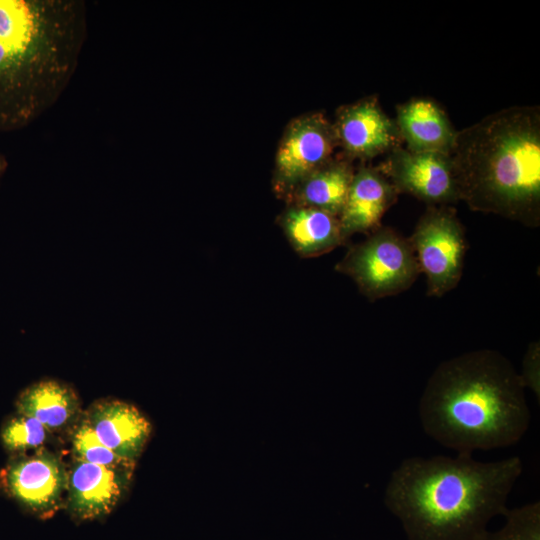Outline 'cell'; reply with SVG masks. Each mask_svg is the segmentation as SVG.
Returning a JSON list of instances; mask_svg holds the SVG:
<instances>
[{
  "mask_svg": "<svg viewBox=\"0 0 540 540\" xmlns=\"http://www.w3.org/2000/svg\"><path fill=\"white\" fill-rule=\"evenodd\" d=\"M523 471L518 456L482 462L469 454L405 458L392 471L383 502L408 540H483L509 509Z\"/></svg>",
  "mask_w": 540,
  "mask_h": 540,
  "instance_id": "6da1fadb",
  "label": "cell"
},
{
  "mask_svg": "<svg viewBox=\"0 0 540 540\" xmlns=\"http://www.w3.org/2000/svg\"><path fill=\"white\" fill-rule=\"evenodd\" d=\"M418 413L430 438L469 455L517 444L531 421L519 372L493 349L441 362L427 380Z\"/></svg>",
  "mask_w": 540,
  "mask_h": 540,
  "instance_id": "7a4b0ae2",
  "label": "cell"
},
{
  "mask_svg": "<svg viewBox=\"0 0 540 540\" xmlns=\"http://www.w3.org/2000/svg\"><path fill=\"white\" fill-rule=\"evenodd\" d=\"M449 158L471 210L539 226V107L502 109L457 132Z\"/></svg>",
  "mask_w": 540,
  "mask_h": 540,
  "instance_id": "3957f363",
  "label": "cell"
},
{
  "mask_svg": "<svg viewBox=\"0 0 540 540\" xmlns=\"http://www.w3.org/2000/svg\"><path fill=\"white\" fill-rule=\"evenodd\" d=\"M336 270L349 276L370 301L406 291L421 273L409 239L383 226L351 246Z\"/></svg>",
  "mask_w": 540,
  "mask_h": 540,
  "instance_id": "277c9868",
  "label": "cell"
},
{
  "mask_svg": "<svg viewBox=\"0 0 540 540\" xmlns=\"http://www.w3.org/2000/svg\"><path fill=\"white\" fill-rule=\"evenodd\" d=\"M408 239L426 276L427 296L442 297L453 290L461 280L467 251L465 230L455 211L428 206Z\"/></svg>",
  "mask_w": 540,
  "mask_h": 540,
  "instance_id": "5b68a950",
  "label": "cell"
},
{
  "mask_svg": "<svg viewBox=\"0 0 540 540\" xmlns=\"http://www.w3.org/2000/svg\"><path fill=\"white\" fill-rule=\"evenodd\" d=\"M336 146L333 125L322 113L292 119L275 154L272 184L276 194L287 199L304 178L332 158Z\"/></svg>",
  "mask_w": 540,
  "mask_h": 540,
  "instance_id": "8992f818",
  "label": "cell"
},
{
  "mask_svg": "<svg viewBox=\"0 0 540 540\" xmlns=\"http://www.w3.org/2000/svg\"><path fill=\"white\" fill-rule=\"evenodd\" d=\"M381 170L398 193L410 194L428 206L460 201L449 155L397 147Z\"/></svg>",
  "mask_w": 540,
  "mask_h": 540,
  "instance_id": "52a82bcc",
  "label": "cell"
},
{
  "mask_svg": "<svg viewBox=\"0 0 540 540\" xmlns=\"http://www.w3.org/2000/svg\"><path fill=\"white\" fill-rule=\"evenodd\" d=\"M68 474L61 461L46 450L20 457L3 471L9 494L31 513L47 517L59 507Z\"/></svg>",
  "mask_w": 540,
  "mask_h": 540,
  "instance_id": "ba28073f",
  "label": "cell"
},
{
  "mask_svg": "<svg viewBox=\"0 0 540 540\" xmlns=\"http://www.w3.org/2000/svg\"><path fill=\"white\" fill-rule=\"evenodd\" d=\"M337 145L346 157L369 160L399 147L401 137L394 120L376 97H367L338 109L332 124Z\"/></svg>",
  "mask_w": 540,
  "mask_h": 540,
  "instance_id": "9c48e42d",
  "label": "cell"
},
{
  "mask_svg": "<svg viewBox=\"0 0 540 540\" xmlns=\"http://www.w3.org/2000/svg\"><path fill=\"white\" fill-rule=\"evenodd\" d=\"M133 467H109L74 460L67 477V508L77 521L108 516L123 498Z\"/></svg>",
  "mask_w": 540,
  "mask_h": 540,
  "instance_id": "30bf717a",
  "label": "cell"
},
{
  "mask_svg": "<svg viewBox=\"0 0 540 540\" xmlns=\"http://www.w3.org/2000/svg\"><path fill=\"white\" fill-rule=\"evenodd\" d=\"M84 419L106 447L133 465L152 432L150 421L135 406L116 399L96 402Z\"/></svg>",
  "mask_w": 540,
  "mask_h": 540,
  "instance_id": "8fae6325",
  "label": "cell"
},
{
  "mask_svg": "<svg viewBox=\"0 0 540 540\" xmlns=\"http://www.w3.org/2000/svg\"><path fill=\"white\" fill-rule=\"evenodd\" d=\"M398 191L381 169L362 166L355 172L339 215L344 238L370 233L380 227L386 211L395 203Z\"/></svg>",
  "mask_w": 540,
  "mask_h": 540,
  "instance_id": "7c38bea8",
  "label": "cell"
},
{
  "mask_svg": "<svg viewBox=\"0 0 540 540\" xmlns=\"http://www.w3.org/2000/svg\"><path fill=\"white\" fill-rule=\"evenodd\" d=\"M395 124L407 149L415 152L449 155L457 135L445 112L426 98L399 105Z\"/></svg>",
  "mask_w": 540,
  "mask_h": 540,
  "instance_id": "4fadbf2b",
  "label": "cell"
},
{
  "mask_svg": "<svg viewBox=\"0 0 540 540\" xmlns=\"http://www.w3.org/2000/svg\"><path fill=\"white\" fill-rule=\"evenodd\" d=\"M278 222L292 247L303 257L328 253L345 242L339 218L320 209L290 205Z\"/></svg>",
  "mask_w": 540,
  "mask_h": 540,
  "instance_id": "5bb4252c",
  "label": "cell"
},
{
  "mask_svg": "<svg viewBox=\"0 0 540 540\" xmlns=\"http://www.w3.org/2000/svg\"><path fill=\"white\" fill-rule=\"evenodd\" d=\"M354 174L349 158L332 157L304 178L287 200L291 205L320 209L339 218Z\"/></svg>",
  "mask_w": 540,
  "mask_h": 540,
  "instance_id": "9a60e30c",
  "label": "cell"
},
{
  "mask_svg": "<svg viewBox=\"0 0 540 540\" xmlns=\"http://www.w3.org/2000/svg\"><path fill=\"white\" fill-rule=\"evenodd\" d=\"M19 414L32 417L50 432L68 425L79 410V399L68 385L42 380L23 390L16 401Z\"/></svg>",
  "mask_w": 540,
  "mask_h": 540,
  "instance_id": "2e32d148",
  "label": "cell"
},
{
  "mask_svg": "<svg viewBox=\"0 0 540 540\" xmlns=\"http://www.w3.org/2000/svg\"><path fill=\"white\" fill-rule=\"evenodd\" d=\"M504 525L488 532L483 540H540V502L508 509Z\"/></svg>",
  "mask_w": 540,
  "mask_h": 540,
  "instance_id": "e0dca14e",
  "label": "cell"
},
{
  "mask_svg": "<svg viewBox=\"0 0 540 540\" xmlns=\"http://www.w3.org/2000/svg\"><path fill=\"white\" fill-rule=\"evenodd\" d=\"M72 450L75 460L109 467H134L106 447L85 419L73 430Z\"/></svg>",
  "mask_w": 540,
  "mask_h": 540,
  "instance_id": "ac0fdd59",
  "label": "cell"
},
{
  "mask_svg": "<svg viewBox=\"0 0 540 540\" xmlns=\"http://www.w3.org/2000/svg\"><path fill=\"white\" fill-rule=\"evenodd\" d=\"M50 431L38 420L18 414L2 428L3 445L11 451L38 449L46 442Z\"/></svg>",
  "mask_w": 540,
  "mask_h": 540,
  "instance_id": "d6986e66",
  "label": "cell"
},
{
  "mask_svg": "<svg viewBox=\"0 0 540 540\" xmlns=\"http://www.w3.org/2000/svg\"><path fill=\"white\" fill-rule=\"evenodd\" d=\"M524 388L530 389L537 402L540 400V342L529 343L522 360V370L519 373Z\"/></svg>",
  "mask_w": 540,
  "mask_h": 540,
  "instance_id": "ffe728a7",
  "label": "cell"
},
{
  "mask_svg": "<svg viewBox=\"0 0 540 540\" xmlns=\"http://www.w3.org/2000/svg\"><path fill=\"white\" fill-rule=\"evenodd\" d=\"M7 167H8V161L6 157L0 153V178L5 173Z\"/></svg>",
  "mask_w": 540,
  "mask_h": 540,
  "instance_id": "44dd1931",
  "label": "cell"
}]
</instances>
